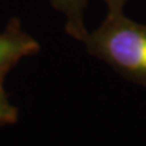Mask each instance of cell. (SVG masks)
I'll use <instances>...</instances> for the list:
<instances>
[{
    "label": "cell",
    "instance_id": "obj_1",
    "mask_svg": "<svg viewBox=\"0 0 146 146\" xmlns=\"http://www.w3.org/2000/svg\"><path fill=\"white\" fill-rule=\"evenodd\" d=\"M92 57L130 83L146 87V25L127 18L125 12L107 14L106 19L84 38Z\"/></svg>",
    "mask_w": 146,
    "mask_h": 146
},
{
    "label": "cell",
    "instance_id": "obj_2",
    "mask_svg": "<svg viewBox=\"0 0 146 146\" xmlns=\"http://www.w3.org/2000/svg\"><path fill=\"white\" fill-rule=\"evenodd\" d=\"M39 50V42L23 29L19 19L11 18L0 31V81L23 58L31 57Z\"/></svg>",
    "mask_w": 146,
    "mask_h": 146
},
{
    "label": "cell",
    "instance_id": "obj_3",
    "mask_svg": "<svg viewBox=\"0 0 146 146\" xmlns=\"http://www.w3.org/2000/svg\"><path fill=\"white\" fill-rule=\"evenodd\" d=\"M49 3L64 16L65 31L72 38L83 42L88 34L84 19L88 0H49Z\"/></svg>",
    "mask_w": 146,
    "mask_h": 146
},
{
    "label": "cell",
    "instance_id": "obj_4",
    "mask_svg": "<svg viewBox=\"0 0 146 146\" xmlns=\"http://www.w3.org/2000/svg\"><path fill=\"white\" fill-rule=\"evenodd\" d=\"M19 111L8 99V95L3 87V81H0V126L14 125L18 120Z\"/></svg>",
    "mask_w": 146,
    "mask_h": 146
},
{
    "label": "cell",
    "instance_id": "obj_5",
    "mask_svg": "<svg viewBox=\"0 0 146 146\" xmlns=\"http://www.w3.org/2000/svg\"><path fill=\"white\" fill-rule=\"evenodd\" d=\"M107 5V14H116V12H123L125 5L129 0H102Z\"/></svg>",
    "mask_w": 146,
    "mask_h": 146
}]
</instances>
